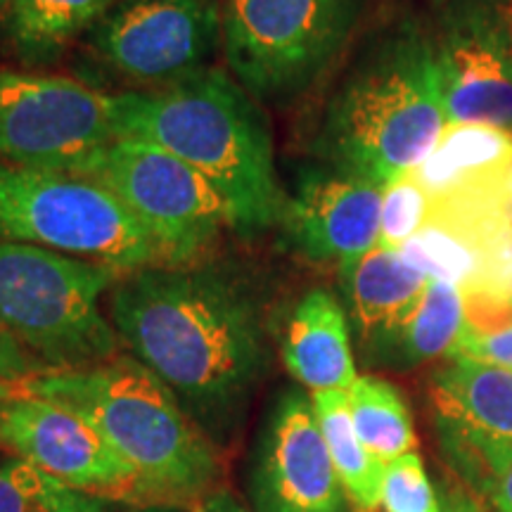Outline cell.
<instances>
[{
	"label": "cell",
	"mask_w": 512,
	"mask_h": 512,
	"mask_svg": "<svg viewBox=\"0 0 512 512\" xmlns=\"http://www.w3.org/2000/svg\"><path fill=\"white\" fill-rule=\"evenodd\" d=\"M110 320L216 448L235 437L271 368L268 302L252 271L200 259L138 268L112 287Z\"/></svg>",
	"instance_id": "1"
},
{
	"label": "cell",
	"mask_w": 512,
	"mask_h": 512,
	"mask_svg": "<svg viewBox=\"0 0 512 512\" xmlns=\"http://www.w3.org/2000/svg\"><path fill=\"white\" fill-rule=\"evenodd\" d=\"M112 121L117 138L147 140L207 178L235 235L254 240L278 226L285 192L271 128L259 100L226 69L207 67L159 91L112 95Z\"/></svg>",
	"instance_id": "2"
},
{
	"label": "cell",
	"mask_w": 512,
	"mask_h": 512,
	"mask_svg": "<svg viewBox=\"0 0 512 512\" xmlns=\"http://www.w3.org/2000/svg\"><path fill=\"white\" fill-rule=\"evenodd\" d=\"M446 126L432 29L403 19L339 83L316 147L332 169L387 188L430 155Z\"/></svg>",
	"instance_id": "3"
},
{
	"label": "cell",
	"mask_w": 512,
	"mask_h": 512,
	"mask_svg": "<svg viewBox=\"0 0 512 512\" xmlns=\"http://www.w3.org/2000/svg\"><path fill=\"white\" fill-rule=\"evenodd\" d=\"M46 399L91 420L133 467L143 503L204 501L219 482L216 444L159 377L131 354L81 370H48L27 399Z\"/></svg>",
	"instance_id": "4"
},
{
	"label": "cell",
	"mask_w": 512,
	"mask_h": 512,
	"mask_svg": "<svg viewBox=\"0 0 512 512\" xmlns=\"http://www.w3.org/2000/svg\"><path fill=\"white\" fill-rule=\"evenodd\" d=\"M121 271L55 249L0 245V325L48 370H81L119 356L100 299Z\"/></svg>",
	"instance_id": "5"
},
{
	"label": "cell",
	"mask_w": 512,
	"mask_h": 512,
	"mask_svg": "<svg viewBox=\"0 0 512 512\" xmlns=\"http://www.w3.org/2000/svg\"><path fill=\"white\" fill-rule=\"evenodd\" d=\"M0 245H34L121 273L162 264L150 233L93 178L0 162Z\"/></svg>",
	"instance_id": "6"
},
{
	"label": "cell",
	"mask_w": 512,
	"mask_h": 512,
	"mask_svg": "<svg viewBox=\"0 0 512 512\" xmlns=\"http://www.w3.org/2000/svg\"><path fill=\"white\" fill-rule=\"evenodd\" d=\"M358 0H221V50L230 76L259 102L297 98L337 60Z\"/></svg>",
	"instance_id": "7"
},
{
	"label": "cell",
	"mask_w": 512,
	"mask_h": 512,
	"mask_svg": "<svg viewBox=\"0 0 512 512\" xmlns=\"http://www.w3.org/2000/svg\"><path fill=\"white\" fill-rule=\"evenodd\" d=\"M86 178L112 192L150 233L162 264H190L230 228L223 197L190 164L136 138H114Z\"/></svg>",
	"instance_id": "8"
},
{
	"label": "cell",
	"mask_w": 512,
	"mask_h": 512,
	"mask_svg": "<svg viewBox=\"0 0 512 512\" xmlns=\"http://www.w3.org/2000/svg\"><path fill=\"white\" fill-rule=\"evenodd\" d=\"M114 138L110 93L67 76L0 69V162L86 176Z\"/></svg>",
	"instance_id": "9"
},
{
	"label": "cell",
	"mask_w": 512,
	"mask_h": 512,
	"mask_svg": "<svg viewBox=\"0 0 512 512\" xmlns=\"http://www.w3.org/2000/svg\"><path fill=\"white\" fill-rule=\"evenodd\" d=\"M88 43L107 72L159 91L209 67L221 48V0H117Z\"/></svg>",
	"instance_id": "10"
},
{
	"label": "cell",
	"mask_w": 512,
	"mask_h": 512,
	"mask_svg": "<svg viewBox=\"0 0 512 512\" xmlns=\"http://www.w3.org/2000/svg\"><path fill=\"white\" fill-rule=\"evenodd\" d=\"M432 34L448 124L512 131V0H448Z\"/></svg>",
	"instance_id": "11"
},
{
	"label": "cell",
	"mask_w": 512,
	"mask_h": 512,
	"mask_svg": "<svg viewBox=\"0 0 512 512\" xmlns=\"http://www.w3.org/2000/svg\"><path fill=\"white\" fill-rule=\"evenodd\" d=\"M254 512H358L339 482L313 403L285 389L261 422L249 463Z\"/></svg>",
	"instance_id": "12"
},
{
	"label": "cell",
	"mask_w": 512,
	"mask_h": 512,
	"mask_svg": "<svg viewBox=\"0 0 512 512\" xmlns=\"http://www.w3.org/2000/svg\"><path fill=\"white\" fill-rule=\"evenodd\" d=\"M5 448L60 482L107 498L143 503L138 475L102 432L72 408L46 399L8 401Z\"/></svg>",
	"instance_id": "13"
},
{
	"label": "cell",
	"mask_w": 512,
	"mask_h": 512,
	"mask_svg": "<svg viewBox=\"0 0 512 512\" xmlns=\"http://www.w3.org/2000/svg\"><path fill=\"white\" fill-rule=\"evenodd\" d=\"M380 185L332 166L304 169L280 214L292 252L316 264H349L380 240Z\"/></svg>",
	"instance_id": "14"
},
{
	"label": "cell",
	"mask_w": 512,
	"mask_h": 512,
	"mask_svg": "<svg viewBox=\"0 0 512 512\" xmlns=\"http://www.w3.org/2000/svg\"><path fill=\"white\" fill-rule=\"evenodd\" d=\"M432 401L456 453L512 451V368L451 358L434 375Z\"/></svg>",
	"instance_id": "15"
},
{
	"label": "cell",
	"mask_w": 512,
	"mask_h": 512,
	"mask_svg": "<svg viewBox=\"0 0 512 512\" xmlns=\"http://www.w3.org/2000/svg\"><path fill=\"white\" fill-rule=\"evenodd\" d=\"M411 176L430 202L512 195V131L489 124H448Z\"/></svg>",
	"instance_id": "16"
},
{
	"label": "cell",
	"mask_w": 512,
	"mask_h": 512,
	"mask_svg": "<svg viewBox=\"0 0 512 512\" xmlns=\"http://www.w3.org/2000/svg\"><path fill=\"white\" fill-rule=\"evenodd\" d=\"M280 354L287 373L311 394L349 392L358 380L347 311L323 287L306 292L292 309Z\"/></svg>",
	"instance_id": "17"
},
{
	"label": "cell",
	"mask_w": 512,
	"mask_h": 512,
	"mask_svg": "<svg viewBox=\"0 0 512 512\" xmlns=\"http://www.w3.org/2000/svg\"><path fill=\"white\" fill-rule=\"evenodd\" d=\"M339 283L356 332L380 349L411 318L430 278L396 249L375 247L339 266Z\"/></svg>",
	"instance_id": "18"
},
{
	"label": "cell",
	"mask_w": 512,
	"mask_h": 512,
	"mask_svg": "<svg viewBox=\"0 0 512 512\" xmlns=\"http://www.w3.org/2000/svg\"><path fill=\"white\" fill-rule=\"evenodd\" d=\"M114 5L117 0H12L5 15L12 53L27 67L53 64Z\"/></svg>",
	"instance_id": "19"
},
{
	"label": "cell",
	"mask_w": 512,
	"mask_h": 512,
	"mask_svg": "<svg viewBox=\"0 0 512 512\" xmlns=\"http://www.w3.org/2000/svg\"><path fill=\"white\" fill-rule=\"evenodd\" d=\"M311 403L349 501L358 512H377L382 505L384 463L358 439L351 418L349 392H318L311 396Z\"/></svg>",
	"instance_id": "20"
},
{
	"label": "cell",
	"mask_w": 512,
	"mask_h": 512,
	"mask_svg": "<svg viewBox=\"0 0 512 512\" xmlns=\"http://www.w3.org/2000/svg\"><path fill=\"white\" fill-rule=\"evenodd\" d=\"M463 320V292L444 280H430L411 318L377 351L392 354L408 366H418L439 356L451 358L463 332Z\"/></svg>",
	"instance_id": "21"
},
{
	"label": "cell",
	"mask_w": 512,
	"mask_h": 512,
	"mask_svg": "<svg viewBox=\"0 0 512 512\" xmlns=\"http://www.w3.org/2000/svg\"><path fill=\"white\" fill-rule=\"evenodd\" d=\"M351 418L358 439L384 465L418 448L411 411L394 384L363 375L349 389Z\"/></svg>",
	"instance_id": "22"
},
{
	"label": "cell",
	"mask_w": 512,
	"mask_h": 512,
	"mask_svg": "<svg viewBox=\"0 0 512 512\" xmlns=\"http://www.w3.org/2000/svg\"><path fill=\"white\" fill-rule=\"evenodd\" d=\"M112 501L86 494L24 458L0 463V512H112Z\"/></svg>",
	"instance_id": "23"
},
{
	"label": "cell",
	"mask_w": 512,
	"mask_h": 512,
	"mask_svg": "<svg viewBox=\"0 0 512 512\" xmlns=\"http://www.w3.org/2000/svg\"><path fill=\"white\" fill-rule=\"evenodd\" d=\"M430 214V197L415 183L411 171L394 178L382 192L380 240L377 247L399 249L425 226Z\"/></svg>",
	"instance_id": "24"
},
{
	"label": "cell",
	"mask_w": 512,
	"mask_h": 512,
	"mask_svg": "<svg viewBox=\"0 0 512 512\" xmlns=\"http://www.w3.org/2000/svg\"><path fill=\"white\" fill-rule=\"evenodd\" d=\"M384 512H441L439 498L427 477L425 465L418 453L392 460L384 465L382 482Z\"/></svg>",
	"instance_id": "25"
},
{
	"label": "cell",
	"mask_w": 512,
	"mask_h": 512,
	"mask_svg": "<svg viewBox=\"0 0 512 512\" xmlns=\"http://www.w3.org/2000/svg\"><path fill=\"white\" fill-rule=\"evenodd\" d=\"M43 373L48 368L0 325V401L27 399L31 382Z\"/></svg>",
	"instance_id": "26"
},
{
	"label": "cell",
	"mask_w": 512,
	"mask_h": 512,
	"mask_svg": "<svg viewBox=\"0 0 512 512\" xmlns=\"http://www.w3.org/2000/svg\"><path fill=\"white\" fill-rule=\"evenodd\" d=\"M470 458L484 472L486 489L498 512H512V451H486Z\"/></svg>",
	"instance_id": "27"
},
{
	"label": "cell",
	"mask_w": 512,
	"mask_h": 512,
	"mask_svg": "<svg viewBox=\"0 0 512 512\" xmlns=\"http://www.w3.org/2000/svg\"><path fill=\"white\" fill-rule=\"evenodd\" d=\"M451 358L512 368V328L489 337H460Z\"/></svg>",
	"instance_id": "28"
},
{
	"label": "cell",
	"mask_w": 512,
	"mask_h": 512,
	"mask_svg": "<svg viewBox=\"0 0 512 512\" xmlns=\"http://www.w3.org/2000/svg\"><path fill=\"white\" fill-rule=\"evenodd\" d=\"M197 512H252L247 510V505H242L230 491H214L200 503Z\"/></svg>",
	"instance_id": "29"
},
{
	"label": "cell",
	"mask_w": 512,
	"mask_h": 512,
	"mask_svg": "<svg viewBox=\"0 0 512 512\" xmlns=\"http://www.w3.org/2000/svg\"><path fill=\"white\" fill-rule=\"evenodd\" d=\"M5 408H8V401H0V448L5 446V439H3V420H5Z\"/></svg>",
	"instance_id": "30"
},
{
	"label": "cell",
	"mask_w": 512,
	"mask_h": 512,
	"mask_svg": "<svg viewBox=\"0 0 512 512\" xmlns=\"http://www.w3.org/2000/svg\"><path fill=\"white\" fill-rule=\"evenodd\" d=\"M10 5H12V0H0V15H8Z\"/></svg>",
	"instance_id": "31"
},
{
	"label": "cell",
	"mask_w": 512,
	"mask_h": 512,
	"mask_svg": "<svg viewBox=\"0 0 512 512\" xmlns=\"http://www.w3.org/2000/svg\"><path fill=\"white\" fill-rule=\"evenodd\" d=\"M140 512H171V510H164V508H145V510H140Z\"/></svg>",
	"instance_id": "32"
},
{
	"label": "cell",
	"mask_w": 512,
	"mask_h": 512,
	"mask_svg": "<svg viewBox=\"0 0 512 512\" xmlns=\"http://www.w3.org/2000/svg\"><path fill=\"white\" fill-rule=\"evenodd\" d=\"M441 512H460V510L458 508H444Z\"/></svg>",
	"instance_id": "33"
}]
</instances>
